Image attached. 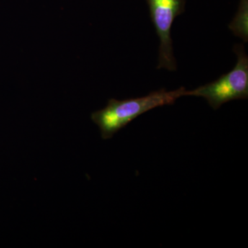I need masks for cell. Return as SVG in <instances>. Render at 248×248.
I'll use <instances>...</instances> for the list:
<instances>
[{
  "label": "cell",
  "mask_w": 248,
  "mask_h": 248,
  "mask_svg": "<svg viewBox=\"0 0 248 248\" xmlns=\"http://www.w3.org/2000/svg\"><path fill=\"white\" fill-rule=\"evenodd\" d=\"M186 92L182 87L172 91L161 89L144 97L124 100L110 99L104 108L93 112L91 120L99 126L102 138L108 140L139 116L155 108L172 105Z\"/></svg>",
  "instance_id": "obj_1"
},
{
  "label": "cell",
  "mask_w": 248,
  "mask_h": 248,
  "mask_svg": "<svg viewBox=\"0 0 248 248\" xmlns=\"http://www.w3.org/2000/svg\"><path fill=\"white\" fill-rule=\"evenodd\" d=\"M237 62L231 71L213 82L186 91L185 96H196L206 99L213 109L219 108L225 103L248 97V58L244 45L234 46Z\"/></svg>",
  "instance_id": "obj_2"
},
{
  "label": "cell",
  "mask_w": 248,
  "mask_h": 248,
  "mask_svg": "<svg viewBox=\"0 0 248 248\" xmlns=\"http://www.w3.org/2000/svg\"><path fill=\"white\" fill-rule=\"evenodd\" d=\"M152 22L160 40L158 69L177 70L171 29L174 19L185 11L186 0H147Z\"/></svg>",
  "instance_id": "obj_3"
},
{
  "label": "cell",
  "mask_w": 248,
  "mask_h": 248,
  "mask_svg": "<svg viewBox=\"0 0 248 248\" xmlns=\"http://www.w3.org/2000/svg\"><path fill=\"white\" fill-rule=\"evenodd\" d=\"M248 0H241L237 14L229 25L231 30L235 35L241 37L244 42H247Z\"/></svg>",
  "instance_id": "obj_4"
}]
</instances>
